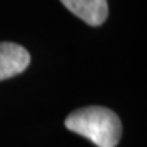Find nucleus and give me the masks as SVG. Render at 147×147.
<instances>
[{"label":"nucleus","instance_id":"nucleus-1","mask_svg":"<svg viewBox=\"0 0 147 147\" xmlns=\"http://www.w3.org/2000/svg\"><path fill=\"white\" fill-rule=\"evenodd\" d=\"M65 125L69 131L90 140L98 147H116L122 137V122L105 107H86L72 111Z\"/></svg>","mask_w":147,"mask_h":147},{"label":"nucleus","instance_id":"nucleus-2","mask_svg":"<svg viewBox=\"0 0 147 147\" xmlns=\"http://www.w3.org/2000/svg\"><path fill=\"white\" fill-rule=\"evenodd\" d=\"M30 63V54L24 47L0 42V81L24 72Z\"/></svg>","mask_w":147,"mask_h":147},{"label":"nucleus","instance_id":"nucleus-3","mask_svg":"<svg viewBox=\"0 0 147 147\" xmlns=\"http://www.w3.org/2000/svg\"><path fill=\"white\" fill-rule=\"evenodd\" d=\"M65 8L89 26H101L108 17L107 0H60Z\"/></svg>","mask_w":147,"mask_h":147}]
</instances>
